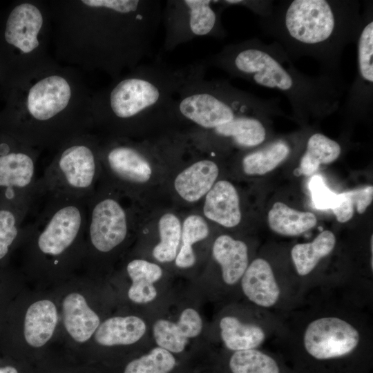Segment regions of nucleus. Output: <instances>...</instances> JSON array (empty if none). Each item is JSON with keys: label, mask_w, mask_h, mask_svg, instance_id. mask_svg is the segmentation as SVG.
Masks as SVG:
<instances>
[{"label": "nucleus", "mask_w": 373, "mask_h": 373, "mask_svg": "<svg viewBox=\"0 0 373 373\" xmlns=\"http://www.w3.org/2000/svg\"><path fill=\"white\" fill-rule=\"evenodd\" d=\"M57 59L115 79L150 53L162 23L158 0H48Z\"/></svg>", "instance_id": "obj_1"}, {"label": "nucleus", "mask_w": 373, "mask_h": 373, "mask_svg": "<svg viewBox=\"0 0 373 373\" xmlns=\"http://www.w3.org/2000/svg\"><path fill=\"white\" fill-rule=\"evenodd\" d=\"M272 343L307 373H355L373 347L372 309L334 292H314L277 314Z\"/></svg>", "instance_id": "obj_2"}, {"label": "nucleus", "mask_w": 373, "mask_h": 373, "mask_svg": "<svg viewBox=\"0 0 373 373\" xmlns=\"http://www.w3.org/2000/svg\"><path fill=\"white\" fill-rule=\"evenodd\" d=\"M207 68L203 61L178 68L140 64L93 93V130L101 136L133 140L180 131L178 97L189 82Z\"/></svg>", "instance_id": "obj_3"}, {"label": "nucleus", "mask_w": 373, "mask_h": 373, "mask_svg": "<svg viewBox=\"0 0 373 373\" xmlns=\"http://www.w3.org/2000/svg\"><path fill=\"white\" fill-rule=\"evenodd\" d=\"M10 135L39 149H57L92 132L91 91L78 68L57 61L16 85Z\"/></svg>", "instance_id": "obj_4"}, {"label": "nucleus", "mask_w": 373, "mask_h": 373, "mask_svg": "<svg viewBox=\"0 0 373 373\" xmlns=\"http://www.w3.org/2000/svg\"><path fill=\"white\" fill-rule=\"evenodd\" d=\"M202 61L207 67L279 91L288 99L294 115L301 121L335 112L347 87L341 74L322 72L309 76L301 73L274 41L265 44L252 38L230 44Z\"/></svg>", "instance_id": "obj_5"}, {"label": "nucleus", "mask_w": 373, "mask_h": 373, "mask_svg": "<svg viewBox=\"0 0 373 373\" xmlns=\"http://www.w3.org/2000/svg\"><path fill=\"white\" fill-rule=\"evenodd\" d=\"M259 19L262 31L292 60L309 57L323 72L341 74L343 52L356 42L363 12L358 0H285Z\"/></svg>", "instance_id": "obj_6"}, {"label": "nucleus", "mask_w": 373, "mask_h": 373, "mask_svg": "<svg viewBox=\"0 0 373 373\" xmlns=\"http://www.w3.org/2000/svg\"><path fill=\"white\" fill-rule=\"evenodd\" d=\"M98 135L99 182L131 202L143 204L160 199L175 161L169 136L162 134L149 139L133 140Z\"/></svg>", "instance_id": "obj_7"}, {"label": "nucleus", "mask_w": 373, "mask_h": 373, "mask_svg": "<svg viewBox=\"0 0 373 373\" xmlns=\"http://www.w3.org/2000/svg\"><path fill=\"white\" fill-rule=\"evenodd\" d=\"M205 73L189 82L176 101L180 129L189 140H211L246 116L283 115L279 99L259 97L227 80L206 79Z\"/></svg>", "instance_id": "obj_8"}, {"label": "nucleus", "mask_w": 373, "mask_h": 373, "mask_svg": "<svg viewBox=\"0 0 373 373\" xmlns=\"http://www.w3.org/2000/svg\"><path fill=\"white\" fill-rule=\"evenodd\" d=\"M52 16L48 0H24L9 11L1 38L10 50L16 85L54 63Z\"/></svg>", "instance_id": "obj_9"}, {"label": "nucleus", "mask_w": 373, "mask_h": 373, "mask_svg": "<svg viewBox=\"0 0 373 373\" xmlns=\"http://www.w3.org/2000/svg\"><path fill=\"white\" fill-rule=\"evenodd\" d=\"M99 136L88 132L75 136L57 149L43 175L37 179L38 197L88 200L101 176Z\"/></svg>", "instance_id": "obj_10"}, {"label": "nucleus", "mask_w": 373, "mask_h": 373, "mask_svg": "<svg viewBox=\"0 0 373 373\" xmlns=\"http://www.w3.org/2000/svg\"><path fill=\"white\" fill-rule=\"evenodd\" d=\"M37 219L26 224L23 234L32 239L41 256L50 258L52 265L81 242L86 232V199L48 197Z\"/></svg>", "instance_id": "obj_11"}, {"label": "nucleus", "mask_w": 373, "mask_h": 373, "mask_svg": "<svg viewBox=\"0 0 373 373\" xmlns=\"http://www.w3.org/2000/svg\"><path fill=\"white\" fill-rule=\"evenodd\" d=\"M107 184L99 182L87 200L85 234L92 249L108 254L124 245L133 235L137 236L140 204L129 201Z\"/></svg>", "instance_id": "obj_12"}, {"label": "nucleus", "mask_w": 373, "mask_h": 373, "mask_svg": "<svg viewBox=\"0 0 373 373\" xmlns=\"http://www.w3.org/2000/svg\"><path fill=\"white\" fill-rule=\"evenodd\" d=\"M220 169L216 155L197 149L189 142L167 175L162 190V199L182 211L198 208L221 179Z\"/></svg>", "instance_id": "obj_13"}, {"label": "nucleus", "mask_w": 373, "mask_h": 373, "mask_svg": "<svg viewBox=\"0 0 373 373\" xmlns=\"http://www.w3.org/2000/svg\"><path fill=\"white\" fill-rule=\"evenodd\" d=\"M224 9L219 0L166 1L162 12L164 50L171 51L199 37H225L227 32L221 19Z\"/></svg>", "instance_id": "obj_14"}, {"label": "nucleus", "mask_w": 373, "mask_h": 373, "mask_svg": "<svg viewBox=\"0 0 373 373\" xmlns=\"http://www.w3.org/2000/svg\"><path fill=\"white\" fill-rule=\"evenodd\" d=\"M239 289L248 303L276 314L287 312L302 301L291 269L279 273L264 256L251 260Z\"/></svg>", "instance_id": "obj_15"}, {"label": "nucleus", "mask_w": 373, "mask_h": 373, "mask_svg": "<svg viewBox=\"0 0 373 373\" xmlns=\"http://www.w3.org/2000/svg\"><path fill=\"white\" fill-rule=\"evenodd\" d=\"M38 149L10 133L0 137V200L32 205Z\"/></svg>", "instance_id": "obj_16"}, {"label": "nucleus", "mask_w": 373, "mask_h": 373, "mask_svg": "<svg viewBox=\"0 0 373 373\" xmlns=\"http://www.w3.org/2000/svg\"><path fill=\"white\" fill-rule=\"evenodd\" d=\"M247 303L243 312L225 313L218 321L220 341L231 352L262 348L280 331L277 314Z\"/></svg>", "instance_id": "obj_17"}, {"label": "nucleus", "mask_w": 373, "mask_h": 373, "mask_svg": "<svg viewBox=\"0 0 373 373\" xmlns=\"http://www.w3.org/2000/svg\"><path fill=\"white\" fill-rule=\"evenodd\" d=\"M356 72L339 108L348 119L368 115L373 105V2L365 1L356 40Z\"/></svg>", "instance_id": "obj_18"}, {"label": "nucleus", "mask_w": 373, "mask_h": 373, "mask_svg": "<svg viewBox=\"0 0 373 373\" xmlns=\"http://www.w3.org/2000/svg\"><path fill=\"white\" fill-rule=\"evenodd\" d=\"M182 212L163 200L140 204L137 234L155 236L151 254L158 264L174 262L180 244Z\"/></svg>", "instance_id": "obj_19"}, {"label": "nucleus", "mask_w": 373, "mask_h": 373, "mask_svg": "<svg viewBox=\"0 0 373 373\" xmlns=\"http://www.w3.org/2000/svg\"><path fill=\"white\" fill-rule=\"evenodd\" d=\"M336 245L335 234L324 230L311 242L296 243L291 247V269L302 300L316 290L317 271L322 262L333 254Z\"/></svg>", "instance_id": "obj_20"}, {"label": "nucleus", "mask_w": 373, "mask_h": 373, "mask_svg": "<svg viewBox=\"0 0 373 373\" xmlns=\"http://www.w3.org/2000/svg\"><path fill=\"white\" fill-rule=\"evenodd\" d=\"M214 226L226 229L238 227L242 221L241 199L236 186L229 180H218L196 208Z\"/></svg>", "instance_id": "obj_21"}, {"label": "nucleus", "mask_w": 373, "mask_h": 373, "mask_svg": "<svg viewBox=\"0 0 373 373\" xmlns=\"http://www.w3.org/2000/svg\"><path fill=\"white\" fill-rule=\"evenodd\" d=\"M211 256L224 287H240V280L251 260L247 242L228 233H220L212 241Z\"/></svg>", "instance_id": "obj_22"}, {"label": "nucleus", "mask_w": 373, "mask_h": 373, "mask_svg": "<svg viewBox=\"0 0 373 373\" xmlns=\"http://www.w3.org/2000/svg\"><path fill=\"white\" fill-rule=\"evenodd\" d=\"M202 329V320L193 308L182 311L177 323L159 319L153 326V335L158 347L170 352L184 351L189 338L198 336Z\"/></svg>", "instance_id": "obj_23"}, {"label": "nucleus", "mask_w": 373, "mask_h": 373, "mask_svg": "<svg viewBox=\"0 0 373 373\" xmlns=\"http://www.w3.org/2000/svg\"><path fill=\"white\" fill-rule=\"evenodd\" d=\"M213 226L195 209L182 212L180 244L173 262L177 268L195 266L198 261L195 247L210 238Z\"/></svg>", "instance_id": "obj_24"}, {"label": "nucleus", "mask_w": 373, "mask_h": 373, "mask_svg": "<svg viewBox=\"0 0 373 373\" xmlns=\"http://www.w3.org/2000/svg\"><path fill=\"white\" fill-rule=\"evenodd\" d=\"M63 315L67 332L79 343L88 341L99 325V316L78 293L66 296L63 302Z\"/></svg>", "instance_id": "obj_25"}, {"label": "nucleus", "mask_w": 373, "mask_h": 373, "mask_svg": "<svg viewBox=\"0 0 373 373\" xmlns=\"http://www.w3.org/2000/svg\"><path fill=\"white\" fill-rule=\"evenodd\" d=\"M240 157L242 173L248 176L265 175L283 163L291 152L288 140L279 138L262 146L246 150Z\"/></svg>", "instance_id": "obj_26"}, {"label": "nucleus", "mask_w": 373, "mask_h": 373, "mask_svg": "<svg viewBox=\"0 0 373 373\" xmlns=\"http://www.w3.org/2000/svg\"><path fill=\"white\" fill-rule=\"evenodd\" d=\"M57 321V309L52 301L42 300L32 303L24 320L23 333L26 342L35 347L45 345L52 336Z\"/></svg>", "instance_id": "obj_27"}, {"label": "nucleus", "mask_w": 373, "mask_h": 373, "mask_svg": "<svg viewBox=\"0 0 373 373\" xmlns=\"http://www.w3.org/2000/svg\"><path fill=\"white\" fill-rule=\"evenodd\" d=\"M146 330V323L138 316H115L99 325L95 339L104 346L131 345L141 339Z\"/></svg>", "instance_id": "obj_28"}, {"label": "nucleus", "mask_w": 373, "mask_h": 373, "mask_svg": "<svg viewBox=\"0 0 373 373\" xmlns=\"http://www.w3.org/2000/svg\"><path fill=\"white\" fill-rule=\"evenodd\" d=\"M267 221L273 232L289 237L298 236L317 223L313 213L294 209L281 202L273 204L268 212Z\"/></svg>", "instance_id": "obj_29"}, {"label": "nucleus", "mask_w": 373, "mask_h": 373, "mask_svg": "<svg viewBox=\"0 0 373 373\" xmlns=\"http://www.w3.org/2000/svg\"><path fill=\"white\" fill-rule=\"evenodd\" d=\"M227 366L231 373H289L277 356L262 348L231 352Z\"/></svg>", "instance_id": "obj_30"}, {"label": "nucleus", "mask_w": 373, "mask_h": 373, "mask_svg": "<svg viewBox=\"0 0 373 373\" xmlns=\"http://www.w3.org/2000/svg\"><path fill=\"white\" fill-rule=\"evenodd\" d=\"M342 153L341 145L321 133H314L307 139L299 169L306 176L313 175L321 164L336 160Z\"/></svg>", "instance_id": "obj_31"}, {"label": "nucleus", "mask_w": 373, "mask_h": 373, "mask_svg": "<svg viewBox=\"0 0 373 373\" xmlns=\"http://www.w3.org/2000/svg\"><path fill=\"white\" fill-rule=\"evenodd\" d=\"M32 206L0 200V260L23 233V220Z\"/></svg>", "instance_id": "obj_32"}, {"label": "nucleus", "mask_w": 373, "mask_h": 373, "mask_svg": "<svg viewBox=\"0 0 373 373\" xmlns=\"http://www.w3.org/2000/svg\"><path fill=\"white\" fill-rule=\"evenodd\" d=\"M126 271L132 281L128 291L131 301L144 304L155 299L157 292L154 283L160 276L154 268L145 264H136L128 266Z\"/></svg>", "instance_id": "obj_33"}, {"label": "nucleus", "mask_w": 373, "mask_h": 373, "mask_svg": "<svg viewBox=\"0 0 373 373\" xmlns=\"http://www.w3.org/2000/svg\"><path fill=\"white\" fill-rule=\"evenodd\" d=\"M176 366L173 354L160 347L152 349L149 353L131 361L124 373H169Z\"/></svg>", "instance_id": "obj_34"}, {"label": "nucleus", "mask_w": 373, "mask_h": 373, "mask_svg": "<svg viewBox=\"0 0 373 373\" xmlns=\"http://www.w3.org/2000/svg\"><path fill=\"white\" fill-rule=\"evenodd\" d=\"M312 200L318 209H332L337 204L338 194L332 191L320 175H314L309 182Z\"/></svg>", "instance_id": "obj_35"}, {"label": "nucleus", "mask_w": 373, "mask_h": 373, "mask_svg": "<svg viewBox=\"0 0 373 373\" xmlns=\"http://www.w3.org/2000/svg\"><path fill=\"white\" fill-rule=\"evenodd\" d=\"M220 3L225 8L232 6L245 7L258 15L260 18H264L270 13L274 1L269 0H223L220 1Z\"/></svg>", "instance_id": "obj_36"}, {"label": "nucleus", "mask_w": 373, "mask_h": 373, "mask_svg": "<svg viewBox=\"0 0 373 373\" xmlns=\"http://www.w3.org/2000/svg\"><path fill=\"white\" fill-rule=\"evenodd\" d=\"M332 210L337 221L341 223L352 219L354 214V205L348 191L338 194L337 204Z\"/></svg>", "instance_id": "obj_37"}, {"label": "nucleus", "mask_w": 373, "mask_h": 373, "mask_svg": "<svg viewBox=\"0 0 373 373\" xmlns=\"http://www.w3.org/2000/svg\"><path fill=\"white\" fill-rule=\"evenodd\" d=\"M350 198L359 214L363 213L373 200V186H367L348 191Z\"/></svg>", "instance_id": "obj_38"}, {"label": "nucleus", "mask_w": 373, "mask_h": 373, "mask_svg": "<svg viewBox=\"0 0 373 373\" xmlns=\"http://www.w3.org/2000/svg\"><path fill=\"white\" fill-rule=\"evenodd\" d=\"M0 373H18V372L13 367L6 366L0 368Z\"/></svg>", "instance_id": "obj_39"}]
</instances>
